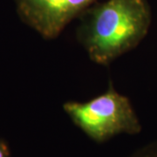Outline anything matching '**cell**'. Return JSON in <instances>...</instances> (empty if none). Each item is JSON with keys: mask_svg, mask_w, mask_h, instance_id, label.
<instances>
[{"mask_svg": "<svg viewBox=\"0 0 157 157\" xmlns=\"http://www.w3.org/2000/svg\"><path fill=\"white\" fill-rule=\"evenodd\" d=\"M77 39L90 60L109 66L146 38L152 23L147 0L96 1L78 17Z\"/></svg>", "mask_w": 157, "mask_h": 157, "instance_id": "cell-1", "label": "cell"}, {"mask_svg": "<svg viewBox=\"0 0 157 157\" xmlns=\"http://www.w3.org/2000/svg\"><path fill=\"white\" fill-rule=\"evenodd\" d=\"M62 107L71 121L96 143L120 135H138L142 129L130 100L114 88L112 81L100 95L84 102L67 101Z\"/></svg>", "mask_w": 157, "mask_h": 157, "instance_id": "cell-2", "label": "cell"}, {"mask_svg": "<svg viewBox=\"0 0 157 157\" xmlns=\"http://www.w3.org/2000/svg\"><path fill=\"white\" fill-rule=\"evenodd\" d=\"M97 0H14L23 23L43 39L58 38L64 29Z\"/></svg>", "mask_w": 157, "mask_h": 157, "instance_id": "cell-3", "label": "cell"}, {"mask_svg": "<svg viewBox=\"0 0 157 157\" xmlns=\"http://www.w3.org/2000/svg\"><path fill=\"white\" fill-rule=\"evenodd\" d=\"M129 157H157V140L142 147Z\"/></svg>", "mask_w": 157, "mask_h": 157, "instance_id": "cell-4", "label": "cell"}, {"mask_svg": "<svg viewBox=\"0 0 157 157\" xmlns=\"http://www.w3.org/2000/svg\"><path fill=\"white\" fill-rule=\"evenodd\" d=\"M0 157H11V150L6 140L0 138Z\"/></svg>", "mask_w": 157, "mask_h": 157, "instance_id": "cell-5", "label": "cell"}]
</instances>
